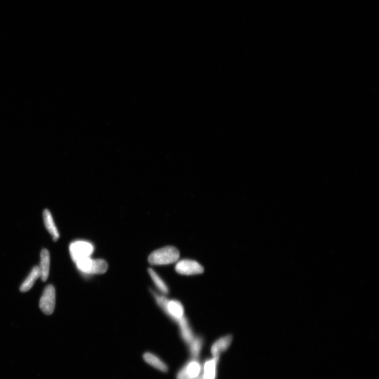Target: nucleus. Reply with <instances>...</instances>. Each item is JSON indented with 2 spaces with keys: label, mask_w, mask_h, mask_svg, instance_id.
Returning a JSON list of instances; mask_svg holds the SVG:
<instances>
[{
  "label": "nucleus",
  "mask_w": 379,
  "mask_h": 379,
  "mask_svg": "<svg viewBox=\"0 0 379 379\" xmlns=\"http://www.w3.org/2000/svg\"><path fill=\"white\" fill-rule=\"evenodd\" d=\"M177 323L181 337L186 343L189 344L195 337L190 323L186 316Z\"/></svg>",
  "instance_id": "nucleus-9"
},
{
  "label": "nucleus",
  "mask_w": 379,
  "mask_h": 379,
  "mask_svg": "<svg viewBox=\"0 0 379 379\" xmlns=\"http://www.w3.org/2000/svg\"><path fill=\"white\" fill-rule=\"evenodd\" d=\"M148 272L155 285L162 293V295H167L169 294V288L166 282L163 280L158 273L151 268L148 269Z\"/></svg>",
  "instance_id": "nucleus-15"
},
{
  "label": "nucleus",
  "mask_w": 379,
  "mask_h": 379,
  "mask_svg": "<svg viewBox=\"0 0 379 379\" xmlns=\"http://www.w3.org/2000/svg\"><path fill=\"white\" fill-rule=\"evenodd\" d=\"M50 256L48 250H42L40 254V263L39 267L40 278L42 281L47 280L50 271Z\"/></svg>",
  "instance_id": "nucleus-10"
},
{
  "label": "nucleus",
  "mask_w": 379,
  "mask_h": 379,
  "mask_svg": "<svg viewBox=\"0 0 379 379\" xmlns=\"http://www.w3.org/2000/svg\"><path fill=\"white\" fill-rule=\"evenodd\" d=\"M75 264L77 270L85 275L103 274L108 269V264L105 260L93 259L91 257L77 261Z\"/></svg>",
  "instance_id": "nucleus-3"
},
{
  "label": "nucleus",
  "mask_w": 379,
  "mask_h": 379,
  "mask_svg": "<svg viewBox=\"0 0 379 379\" xmlns=\"http://www.w3.org/2000/svg\"><path fill=\"white\" fill-rule=\"evenodd\" d=\"M39 278H40V271L39 267L36 266L34 267L28 277L26 278L20 287V291L22 292H25L30 290Z\"/></svg>",
  "instance_id": "nucleus-13"
},
{
  "label": "nucleus",
  "mask_w": 379,
  "mask_h": 379,
  "mask_svg": "<svg viewBox=\"0 0 379 379\" xmlns=\"http://www.w3.org/2000/svg\"><path fill=\"white\" fill-rule=\"evenodd\" d=\"M94 251L93 245L88 241L76 240L69 246L70 254L74 263L84 258L91 257Z\"/></svg>",
  "instance_id": "nucleus-4"
},
{
  "label": "nucleus",
  "mask_w": 379,
  "mask_h": 379,
  "mask_svg": "<svg viewBox=\"0 0 379 379\" xmlns=\"http://www.w3.org/2000/svg\"><path fill=\"white\" fill-rule=\"evenodd\" d=\"M201 366L196 359L187 364L177 374V379H196L200 376Z\"/></svg>",
  "instance_id": "nucleus-7"
},
{
  "label": "nucleus",
  "mask_w": 379,
  "mask_h": 379,
  "mask_svg": "<svg viewBox=\"0 0 379 379\" xmlns=\"http://www.w3.org/2000/svg\"><path fill=\"white\" fill-rule=\"evenodd\" d=\"M39 306L45 315H51L54 313L56 306V290L53 286L46 287L40 299Z\"/></svg>",
  "instance_id": "nucleus-6"
},
{
  "label": "nucleus",
  "mask_w": 379,
  "mask_h": 379,
  "mask_svg": "<svg viewBox=\"0 0 379 379\" xmlns=\"http://www.w3.org/2000/svg\"><path fill=\"white\" fill-rule=\"evenodd\" d=\"M175 270L179 274L191 276L203 273L204 269L199 262L190 259H183L176 263Z\"/></svg>",
  "instance_id": "nucleus-5"
},
{
  "label": "nucleus",
  "mask_w": 379,
  "mask_h": 379,
  "mask_svg": "<svg viewBox=\"0 0 379 379\" xmlns=\"http://www.w3.org/2000/svg\"><path fill=\"white\" fill-rule=\"evenodd\" d=\"M232 338L231 335H227L215 341L211 348L213 357L219 359L221 353L226 351L230 346Z\"/></svg>",
  "instance_id": "nucleus-8"
},
{
  "label": "nucleus",
  "mask_w": 379,
  "mask_h": 379,
  "mask_svg": "<svg viewBox=\"0 0 379 379\" xmlns=\"http://www.w3.org/2000/svg\"><path fill=\"white\" fill-rule=\"evenodd\" d=\"M154 297L159 307L175 322L177 323L186 316L185 307L180 301L169 299L163 295L156 294Z\"/></svg>",
  "instance_id": "nucleus-1"
},
{
  "label": "nucleus",
  "mask_w": 379,
  "mask_h": 379,
  "mask_svg": "<svg viewBox=\"0 0 379 379\" xmlns=\"http://www.w3.org/2000/svg\"><path fill=\"white\" fill-rule=\"evenodd\" d=\"M143 359L146 363L163 373L168 372V368L164 362H163L157 356L150 352H146L143 355Z\"/></svg>",
  "instance_id": "nucleus-12"
},
{
  "label": "nucleus",
  "mask_w": 379,
  "mask_h": 379,
  "mask_svg": "<svg viewBox=\"0 0 379 379\" xmlns=\"http://www.w3.org/2000/svg\"><path fill=\"white\" fill-rule=\"evenodd\" d=\"M43 217L46 229L53 236L54 240L57 241L60 237V234L51 213L48 210L46 209L43 213Z\"/></svg>",
  "instance_id": "nucleus-11"
},
{
  "label": "nucleus",
  "mask_w": 379,
  "mask_h": 379,
  "mask_svg": "<svg viewBox=\"0 0 379 379\" xmlns=\"http://www.w3.org/2000/svg\"><path fill=\"white\" fill-rule=\"evenodd\" d=\"M179 250L173 246H166L152 252L148 257L153 265H166L176 263L180 259Z\"/></svg>",
  "instance_id": "nucleus-2"
},
{
  "label": "nucleus",
  "mask_w": 379,
  "mask_h": 379,
  "mask_svg": "<svg viewBox=\"0 0 379 379\" xmlns=\"http://www.w3.org/2000/svg\"><path fill=\"white\" fill-rule=\"evenodd\" d=\"M196 379H204L203 376L198 377Z\"/></svg>",
  "instance_id": "nucleus-17"
},
{
  "label": "nucleus",
  "mask_w": 379,
  "mask_h": 379,
  "mask_svg": "<svg viewBox=\"0 0 379 379\" xmlns=\"http://www.w3.org/2000/svg\"><path fill=\"white\" fill-rule=\"evenodd\" d=\"M202 376H203V375H202ZM203 379H204V378H203Z\"/></svg>",
  "instance_id": "nucleus-18"
},
{
  "label": "nucleus",
  "mask_w": 379,
  "mask_h": 379,
  "mask_svg": "<svg viewBox=\"0 0 379 379\" xmlns=\"http://www.w3.org/2000/svg\"><path fill=\"white\" fill-rule=\"evenodd\" d=\"M219 359V358H213L205 362L204 365V373L202 375L204 379H215Z\"/></svg>",
  "instance_id": "nucleus-14"
},
{
  "label": "nucleus",
  "mask_w": 379,
  "mask_h": 379,
  "mask_svg": "<svg viewBox=\"0 0 379 379\" xmlns=\"http://www.w3.org/2000/svg\"><path fill=\"white\" fill-rule=\"evenodd\" d=\"M203 344V338L200 336H197V337L195 336L193 340L188 344L190 353L194 359H196L199 357L202 349Z\"/></svg>",
  "instance_id": "nucleus-16"
}]
</instances>
